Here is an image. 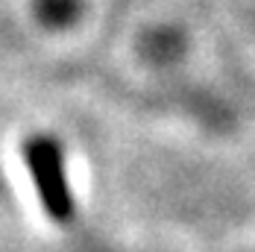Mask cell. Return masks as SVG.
Masks as SVG:
<instances>
[{"mask_svg":"<svg viewBox=\"0 0 255 252\" xmlns=\"http://www.w3.org/2000/svg\"><path fill=\"white\" fill-rule=\"evenodd\" d=\"M41 15L47 24H71L79 15V0H41Z\"/></svg>","mask_w":255,"mask_h":252,"instance_id":"7a4b0ae2","label":"cell"},{"mask_svg":"<svg viewBox=\"0 0 255 252\" xmlns=\"http://www.w3.org/2000/svg\"><path fill=\"white\" fill-rule=\"evenodd\" d=\"M24 158L44 211L56 223H68L74 217V194H71V182H68V170H65V152L59 147V141L50 135H35L26 141Z\"/></svg>","mask_w":255,"mask_h":252,"instance_id":"6da1fadb","label":"cell"}]
</instances>
